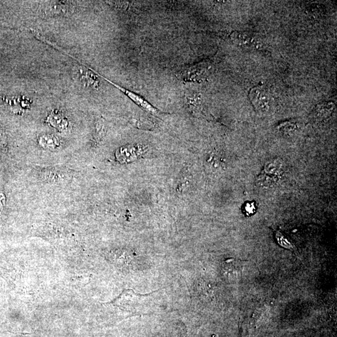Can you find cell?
<instances>
[{
	"label": "cell",
	"mask_w": 337,
	"mask_h": 337,
	"mask_svg": "<svg viewBox=\"0 0 337 337\" xmlns=\"http://www.w3.org/2000/svg\"><path fill=\"white\" fill-rule=\"evenodd\" d=\"M7 139L6 134L2 128H0V147L4 148L7 145Z\"/></svg>",
	"instance_id": "cell-13"
},
{
	"label": "cell",
	"mask_w": 337,
	"mask_h": 337,
	"mask_svg": "<svg viewBox=\"0 0 337 337\" xmlns=\"http://www.w3.org/2000/svg\"><path fill=\"white\" fill-rule=\"evenodd\" d=\"M276 239L277 240L278 244L284 248H288V249H294L295 246L293 244L291 240H289L284 235L280 233V232H277L276 233Z\"/></svg>",
	"instance_id": "cell-12"
},
{
	"label": "cell",
	"mask_w": 337,
	"mask_h": 337,
	"mask_svg": "<svg viewBox=\"0 0 337 337\" xmlns=\"http://www.w3.org/2000/svg\"><path fill=\"white\" fill-rule=\"evenodd\" d=\"M7 101L12 107V110L16 112H23L24 109L30 108V105L31 104L29 99L24 96L8 98Z\"/></svg>",
	"instance_id": "cell-8"
},
{
	"label": "cell",
	"mask_w": 337,
	"mask_h": 337,
	"mask_svg": "<svg viewBox=\"0 0 337 337\" xmlns=\"http://www.w3.org/2000/svg\"><path fill=\"white\" fill-rule=\"evenodd\" d=\"M99 76L103 78L104 79L106 80V81L109 82L110 84L115 86L116 88H117L118 89L122 91L124 95H126L131 99L132 101H134L138 106H139L141 108H142L143 110H145V111L150 113V114L155 116V117H159L161 115L162 113L160 112V110L157 109L155 107H154L153 105L149 103V102L146 100V99L142 97L139 95H137V94L132 92V91L125 89L123 87H120L115 82L110 81V80L107 79L103 76H101V74Z\"/></svg>",
	"instance_id": "cell-3"
},
{
	"label": "cell",
	"mask_w": 337,
	"mask_h": 337,
	"mask_svg": "<svg viewBox=\"0 0 337 337\" xmlns=\"http://www.w3.org/2000/svg\"><path fill=\"white\" fill-rule=\"evenodd\" d=\"M187 104L190 110L195 113L201 111L202 109L201 98L198 94H191L186 97Z\"/></svg>",
	"instance_id": "cell-11"
},
{
	"label": "cell",
	"mask_w": 337,
	"mask_h": 337,
	"mask_svg": "<svg viewBox=\"0 0 337 337\" xmlns=\"http://www.w3.org/2000/svg\"><path fill=\"white\" fill-rule=\"evenodd\" d=\"M38 143L43 148L54 150L59 147L60 142L59 138L54 135L45 134L41 136L38 139Z\"/></svg>",
	"instance_id": "cell-9"
},
{
	"label": "cell",
	"mask_w": 337,
	"mask_h": 337,
	"mask_svg": "<svg viewBox=\"0 0 337 337\" xmlns=\"http://www.w3.org/2000/svg\"><path fill=\"white\" fill-rule=\"evenodd\" d=\"M65 2H48L45 7L46 15L60 16L67 15L70 4Z\"/></svg>",
	"instance_id": "cell-6"
},
{
	"label": "cell",
	"mask_w": 337,
	"mask_h": 337,
	"mask_svg": "<svg viewBox=\"0 0 337 337\" xmlns=\"http://www.w3.org/2000/svg\"><path fill=\"white\" fill-rule=\"evenodd\" d=\"M249 99L256 111L266 114L271 108V97L266 88L258 86L249 91Z\"/></svg>",
	"instance_id": "cell-2"
},
{
	"label": "cell",
	"mask_w": 337,
	"mask_h": 337,
	"mask_svg": "<svg viewBox=\"0 0 337 337\" xmlns=\"http://www.w3.org/2000/svg\"><path fill=\"white\" fill-rule=\"evenodd\" d=\"M92 70L93 72H95V73L82 70L81 73H80L81 74V78L80 79H81L82 83L85 86L93 88H98L99 87V80L97 78L98 73L97 72L93 70V69Z\"/></svg>",
	"instance_id": "cell-10"
},
{
	"label": "cell",
	"mask_w": 337,
	"mask_h": 337,
	"mask_svg": "<svg viewBox=\"0 0 337 337\" xmlns=\"http://www.w3.org/2000/svg\"><path fill=\"white\" fill-rule=\"evenodd\" d=\"M208 70V66L205 63L195 65L184 69L180 73L181 78L185 81H195L200 78Z\"/></svg>",
	"instance_id": "cell-5"
},
{
	"label": "cell",
	"mask_w": 337,
	"mask_h": 337,
	"mask_svg": "<svg viewBox=\"0 0 337 337\" xmlns=\"http://www.w3.org/2000/svg\"><path fill=\"white\" fill-rule=\"evenodd\" d=\"M47 122L53 128L59 130L67 128L68 126L67 119L59 110H54L51 113L47 118Z\"/></svg>",
	"instance_id": "cell-7"
},
{
	"label": "cell",
	"mask_w": 337,
	"mask_h": 337,
	"mask_svg": "<svg viewBox=\"0 0 337 337\" xmlns=\"http://www.w3.org/2000/svg\"><path fill=\"white\" fill-rule=\"evenodd\" d=\"M245 212H247V214H253L254 211H255V207L252 204H247L246 206H245Z\"/></svg>",
	"instance_id": "cell-14"
},
{
	"label": "cell",
	"mask_w": 337,
	"mask_h": 337,
	"mask_svg": "<svg viewBox=\"0 0 337 337\" xmlns=\"http://www.w3.org/2000/svg\"><path fill=\"white\" fill-rule=\"evenodd\" d=\"M156 291L148 293L146 294H140L132 291V289H126L121 293L120 296L116 298L111 302L113 305L117 306L121 310L128 312L135 315L142 314V310H145V302L146 298L151 297Z\"/></svg>",
	"instance_id": "cell-1"
},
{
	"label": "cell",
	"mask_w": 337,
	"mask_h": 337,
	"mask_svg": "<svg viewBox=\"0 0 337 337\" xmlns=\"http://www.w3.org/2000/svg\"><path fill=\"white\" fill-rule=\"evenodd\" d=\"M143 152V148L140 147L139 146L128 145L119 149L116 153V156L120 162H131L137 159Z\"/></svg>",
	"instance_id": "cell-4"
}]
</instances>
